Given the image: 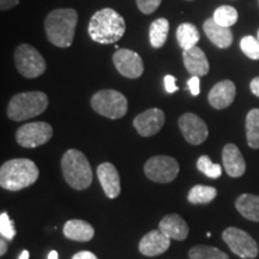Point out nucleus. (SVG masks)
Returning <instances> with one entry per match:
<instances>
[{
  "mask_svg": "<svg viewBox=\"0 0 259 259\" xmlns=\"http://www.w3.org/2000/svg\"><path fill=\"white\" fill-rule=\"evenodd\" d=\"M126 23L115 10L106 8L95 12L90 18L88 32L97 44L111 45L124 36Z\"/></svg>",
  "mask_w": 259,
  "mask_h": 259,
  "instance_id": "nucleus-1",
  "label": "nucleus"
},
{
  "mask_svg": "<svg viewBox=\"0 0 259 259\" xmlns=\"http://www.w3.org/2000/svg\"><path fill=\"white\" fill-rule=\"evenodd\" d=\"M78 23V14L74 9H57L48 14L45 31L48 41L54 46L67 48L72 45Z\"/></svg>",
  "mask_w": 259,
  "mask_h": 259,
  "instance_id": "nucleus-2",
  "label": "nucleus"
},
{
  "mask_svg": "<svg viewBox=\"0 0 259 259\" xmlns=\"http://www.w3.org/2000/svg\"><path fill=\"white\" fill-rule=\"evenodd\" d=\"M38 168L28 158L6 161L0 168V186L8 191H19L31 186L38 179Z\"/></svg>",
  "mask_w": 259,
  "mask_h": 259,
  "instance_id": "nucleus-3",
  "label": "nucleus"
},
{
  "mask_svg": "<svg viewBox=\"0 0 259 259\" xmlns=\"http://www.w3.org/2000/svg\"><path fill=\"white\" fill-rule=\"evenodd\" d=\"M65 180L74 190H85L93 183V170L88 158L82 151L70 149L61 158Z\"/></svg>",
  "mask_w": 259,
  "mask_h": 259,
  "instance_id": "nucleus-4",
  "label": "nucleus"
},
{
  "mask_svg": "<svg viewBox=\"0 0 259 259\" xmlns=\"http://www.w3.org/2000/svg\"><path fill=\"white\" fill-rule=\"evenodd\" d=\"M48 107V97L42 92H28L15 95L8 107V116L14 121H23L44 113Z\"/></svg>",
  "mask_w": 259,
  "mask_h": 259,
  "instance_id": "nucleus-5",
  "label": "nucleus"
},
{
  "mask_svg": "<svg viewBox=\"0 0 259 259\" xmlns=\"http://www.w3.org/2000/svg\"><path fill=\"white\" fill-rule=\"evenodd\" d=\"M93 109L109 119H120L127 113V99L113 89L100 90L92 97Z\"/></svg>",
  "mask_w": 259,
  "mask_h": 259,
  "instance_id": "nucleus-6",
  "label": "nucleus"
},
{
  "mask_svg": "<svg viewBox=\"0 0 259 259\" xmlns=\"http://www.w3.org/2000/svg\"><path fill=\"white\" fill-rule=\"evenodd\" d=\"M15 65L17 71L25 78H37L46 71V60L36 48L22 44L16 48Z\"/></svg>",
  "mask_w": 259,
  "mask_h": 259,
  "instance_id": "nucleus-7",
  "label": "nucleus"
},
{
  "mask_svg": "<svg viewBox=\"0 0 259 259\" xmlns=\"http://www.w3.org/2000/svg\"><path fill=\"white\" fill-rule=\"evenodd\" d=\"M179 170V163L176 158L166 155H158L149 158L144 164L145 176L154 183H171L178 177Z\"/></svg>",
  "mask_w": 259,
  "mask_h": 259,
  "instance_id": "nucleus-8",
  "label": "nucleus"
},
{
  "mask_svg": "<svg viewBox=\"0 0 259 259\" xmlns=\"http://www.w3.org/2000/svg\"><path fill=\"white\" fill-rule=\"evenodd\" d=\"M223 241L228 245L233 253L242 259H253L258 255V245L247 232L229 227L222 233Z\"/></svg>",
  "mask_w": 259,
  "mask_h": 259,
  "instance_id": "nucleus-9",
  "label": "nucleus"
},
{
  "mask_svg": "<svg viewBox=\"0 0 259 259\" xmlns=\"http://www.w3.org/2000/svg\"><path fill=\"white\" fill-rule=\"evenodd\" d=\"M53 136V128L45 121L29 122L16 132V141L23 148H37L46 144Z\"/></svg>",
  "mask_w": 259,
  "mask_h": 259,
  "instance_id": "nucleus-10",
  "label": "nucleus"
},
{
  "mask_svg": "<svg viewBox=\"0 0 259 259\" xmlns=\"http://www.w3.org/2000/svg\"><path fill=\"white\" fill-rule=\"evenodd\" d=\"M179 128L187 143L199 145L206 141L209 130L205 121L193 113H185L179 118Z\"/></svg>",
  "mask_w": 259,
  "mask_h": 259,
  "instance_id": "nucleus-11",
  "label": "nucleus"
},
{
  "mask_svg": "<svg viewBox=\"0 0 259 259\" xmlns=\"http://www.w3.org/2000/svg\"><path fill=\"white\" fill-rule=\"evenodd\" d=\"M113 63L118 72L126 78H139L144 72L143 60L139 54L126 48L118 50L113 54Z\"/></svg>",
  "mask_w": 259,
  "mask_h": 259,
  "instance_id": "nucleus-12",
  "label": "nucleus"
},
{
  "mask_svg": "<svg viewBox=\"0 0 259 259\" xmlns=\"http://www.w3.org/2000/svg\"><path fill=\"white\" fill-rule=\"evenodd\" d=\"M166 116L160 108H150L134 119V126L142 137H151L163 127Z\"/></svg>",
  "mask_w": 259,
  "mask_h": 259,
  "instance_id": "nucleus-13",
  "label": "nucleus"
},
{
  "mask_svg": "<svg viewBox=\"0 0 259 259\" xmlns=\"http://www.w3.org/2000/svg\"><path fill=\"white\" fill-rule=\"evenodd\" d=\"M97 178H99L105 194L108 198L114 199L120 194V177H119L114 164L111 162H103L100 164L97 167Z\"/></svg>",
  "mask_w": 259,
  "mask_h": 259,
  "instance_id": "nucleus-14",
  "label": "nucleus"
},
{
  "mask_svg": "<svg viewBox=\"0 0 259 259\" xmlns=\"http://www.w3.org/2000/svg\"><path fill=\"white\" fill-rule=\"evenodd\" d=\"M170 246V238L163 234L160 229L145 234L139 241V252L147 257H155L164 253Z\"/></svg>",
  "mask_w": 259,
  "mask_h": 259,
  "instance_id": "nucleus-15",
  "label": "nucleus"
},
{
  "mask_svg": "<svg viewBox=\"0 0 259 259\" xmlns=\"http://www.w3.org/2000/svg\"><path fill=\"white\" fill-rule=\"evenodd\" d=\"M236 95L235 84L232 80H221L210 90L208 100L215 109H225L234 101Z\"/></svg>",
  "mask_w": 259,
  "mask_h": 259,
  "instance_id": "nucleus-16",
  "label": "nucleus"
},
{
  "mask_svg": "<svg viewBox=\"0 0 259 259\" xmlns=\"http://www.w3.org/2000/svg\"><path fill=\"white\" fill-rule=\"evenodd\" d=\"M223 167L229 177L240 178L246 170V162L235 144H226L222 150Z\"/></svg>",
  "mask_w": 259,
  "mask_h": 259,
  "instance_id": "nucleus-17",
  "label": "nucleus"
},
{
  "mask_svg": "<svg viewBox=\"0 0 259 259\" xmlns=\"http://www.w3.org/2000/svg\"><path fill=\"white\" fill-rule=\"evenodd\" d=\"M183 60L187 72L192 76L202 77L208 74L210 65L205 53L199 47H193L191 50L183 51Z\"/></svg>",
  "mask_w": 259,
  "mask_h": 259,
  "instance_id": "nucleus-18",
  "label": "nucleus"
},
{
  "mask_svg": "<svg viewBox=\"0 0 259 259\" xmlns=\"http://www.w3.org/2000/svg\"><path fill=\"white\" fill-rule=\"evenodd\" d=\"M158 229L168 238L178 241H184L189 235V226L185 220L178 213H169L160 221Z\"/></svg>",
  "mask_w": 259,
  "mask_h": 259,
  "instance_id": "nucleus-19",
  "label": "nucleus"
},
{
  "mask_svg": "<svg viewBox=\"0 0 259 259\" xmlns=\"http://www.w3.org/2000/svg\"><path fill=\"white\" fill-rule=\"evenodd\" d=\"M204 31L209 40L219 48H228L233 44V32L231 28L218 24L213 18H208L204 22Z\"/></svg>",
  "mask_w": 259,
  "mask_h": 259,
  "instance_id": "nucleus-20",
  "label": "nucleus"
},
{
  "mask_svg": "<svg viewBox=\"0 0 259 259\" xmlns=\"http://www.w3.org/2000/svg\"><path fill=\"white\" fill-rule=\"evenodd\" d=\"M64 235L74 241H89L95 235L93 226L83 220H69L64 226Z\"/></svg>",
  "mask_w": 259,
  "mask_h": 259,
  "instance_id": "nucleus-21",
  "label": "nucleus"
},
{
  "mask_svg": "<svg viewBox=\"0 0 259 259\" xmlns=\"http://www.w3.org/2000/svg\"><path fill=\"white\" fill-rule=\"evenodd\" d=\"M235 206L245 219L259 222V196L250 193L241 194L236 199Z\"/></svg>",
  "mask_w": 259,
  "mask_h": 259,
  "instance_id": "nucleus-22",
  "label": "nucleus"
},
{
  "mask_svg": "<svg viewBox=\"0 0 259 259\" xmlns=\"http://www.w3.org/2000/svg\"><path fill=\"white\" fill-rule=\"evenodd\" d=\"M177 38L183 51H187L197 46L200 35L194 24L183 23L177 29Z\"/></svg>",
  "mask_w": 259,
  "mask_h": 259,
  "instance_id": "nucleus-23",
  "label": "nucleus"
},
{
  "mask_svg": "<svg viewBox=\"0 0 259 259\" xmlns=\"http://www.w3.org/2000/svg\"><path fill=\"white\" fill-rule=\"evenodd\" d=\"M168 32H169V22L166 18H157L150 24L149 40L154 48H161L166 44Z\"/></svg>",
  "mask_w": 259,
  "mask_h": 259,
  "instance_id": "nucleus-24",
  "label": "nucleus"
},
{
  "mask_svg": "<svg viewBox=\"0 0 259 259\" xmlns=\"http://www.w3.org/2000/svg\"><path fill=\"white\" fill-rule=\"evenodd\" d=\"M246 138L252 149H259V109L254 108L246 116Z\"/></svg>",
  "mask_w": 259,
  "mask_h": 259,
  "instance_id": "nucleus-25",
  "label": "nucleus"
},
{
  "mask_svg": "<svg viewBox=\"0 0 259 259\" xmlns=\"http://www.w3.org/2000/svg\"><path fill=\"white\" fill-rule=\"evenodd\" d=\"M216 196H218V190L215 187L196 185L190 190L187 199L192 204H209L216 198Z\"/></svg>",
  "mask_w": 259,
  "mask_h": 259,
  "instance_id": "nucleus-26",
  "label": "nucleus"
},
{
  "mask_svg": "<svg viewBox=\"0 0 259 259\" xmlns=\"http://www.w3.org/2000/svg\"><path fill=\"white\" fill-rule=\"evenodd\" d=\"M189 257L190 259H229L228 254L223 251L206 245L193 246L189 252Z\"/></svg>",
  "mask_w": 259,
  "mask_h": 259,
  "instance_id": "nucleus-27",
  "label": "nucleus"
},
{
  "mask_svg": "<svg viewBox=\"0 0 259 259\" xmlns=\"http://www.w3.org/2000/svg\"><path fill=\"white\" fill-rule=\"evenodd\" d=\"M212 18L215 19L216 23L222 25V27L231 28L232 25H234L238 22L239 14L236 9L233 8V6L223 5L215 10Z\"/></svg>",
  "mask_w": 259,
  "mask_h": 259,
  "instance_id": "nucleus-28",
  "label": "nucleus"
},
{
  "mask_svg": "<svg viewBox=\"0 0 259 259\" xmlns=\"http://www.w3.org/2000/svg\"><path fill=\"white\" fill-rule=\"evenodd\" d=\"M197 168L202 173L205 174L210 179H218L222 176V167L218 163H213L209 156L202 155L197 161Z\"/></svg>",
  "mask_w": 259,
  "mask_h": 259,
  "instance_id": "nucleus-29",
  "label": "nucleus"
},
{
  "mask_svg": "<svg viewBox=\"0 0 259 259\" xmlns=\"http://www.w3.org/2000/svg\"><path fill=\"white\" fill-rule=\"evenodd\" d=\"M241 51L250 59L259 60V40L253 36H245L240 41Z\"/></svg>",
  "mask_w": 259,
  "mask_h": 259,
  "instance_id": "nucleus-30",
  "label": "nucleus"
},
{
  "mask_svg": "<svg viewBox=\"0 0 259 259\" xmlns=\"http://www.w3.org/2000/svg\"><path fill=\"white\" fill-rule=\"evenodd\" d=\"M0 234L8 240H12L16 235L14 223H12L6 212L0 213Z\"/></svg>",
  "mask_w": 259,
  "mask_h": 259,
  "instance_id": "nucleus-31",
  "label": "nucleus"
},
{
  "mask_svg": "<svg viewBox=\"0 0 259 259\" xmlns=\"http://www.w3.org/2000/svg\"><path fill=\"white\" fill-rule=\"evenodd\" d=\"M139 11L144 15H151L158 9L162 0H136Z\"/></svg>",
  "mask_w": 259,
  "mask_h": 259,
  "instance_id": "nucleus-32",
  "label": "nucleus"
},
{
  "mask_svg": "<svg viewBox=\"0 0 259 259\" xmlns=\"http://www.w3.org/2000/svg\"><path fill=\"white\" fill-rule=\"evenodd\" d=\"M163 80H164V88H166L167 93L173 94L177 92L178 87L176 84V78H174V76H171V74H167V76H164Z\"/></svg>",
  "mask_w": 259,
  "mask_h": 259,
  "instance_id": "nucleus-33",
  "label": "nucleus"
},
{
  "mask_svg": "<svg viewBox=\"0 0 259 259\" xmlns=\"http://www.w3.org/2000/svg\"><path fill=\"white\" fill-rule=\"evenodd\" d=\"M187 85H189V89L191 94H192L193 96H198L199 93H200V89H199V77L197 76H192L191 78L189 79V82H187Z\"/></svg>",
  "mask_w": 259,
  "mask_h": 259,
  "instance_id": "nucleus-34",
  "label": "nucleus"
},
{
  "mask_svg": "<svg viewBox=\"0 0 259 259\" xmlns=\"http://www.w3.org/2000/svg\"><path fill=\"white\" fill-rule=\"evenodd\" d=\"M19 4V0H0V9L3 11L15 8L16 5Z\"/></svg>",
  "mask_w": 259,
  "mask_h": 259,
  "instance_id": "nucleus-35",
  "label": "nucleus"
},
{
  "mask_svg": "<svg viewBox=\"0 0 259 259\" xmlns=\"http://www.w3.org/2000/svg\"><path fill=\"white\" fill-rule=\"evenodd\" d=\"M72 259H97V257L90 251H80L74 254Z\"/></svg>",
  "mask_w": 259,
  "mask_h": 259,
  "instance_id": "nucleus-36",
  "label": "nucleus"
},
{
  "mask_svg": "<svg viewBox=\"0 0 259 259\" xmlns=\"http://www.w3.org/2000/svg\"><path fill=\"white\" fill-rule=\"evenodd\" d=\"M250 88H251V92L253 93V95L259 97V77H255V78L252 79Z\"/></svg>",
  "mask_w": 259,
  "mask_h": 259,
  "instance_id": "nucleus-37",
  "label": "nucleus"
},
{
  "mask_svg": "<svg viewBox=\"0 0 259 259\" xmlns=\"http://www.w3.org/2000/svg\"><path fill=\"white\" fill-rule=\"evenodd\" d=\"M6 252H8V244H6L4 238L0 240V255H5Z\"/></svg>",
  "mask_w": 259,
  "mask_h": 259,
  "instance_id": "nucleus-38",
  "label": "nucleus"
},
{
  "mask_svg": "<svg viewBox=\"0 0 259 259\" xmlns=\"http://www.w3.org/2000/svg\"><path fill=\"white\" fill-rule=\"evenodd\" d=\"M48 259H59V257H58V252L51 251L50 254H48Z\"/></svg>",
  "mask_w": 259,
  "mask_h": 259,
  "instance_id": "nucleus-39",
  "label": "nucleus"
},
{
  "mask_svg": "<svg viewBox=\"0 0 259 259\" xmlns=\"http://www.w3.org/2000/svg\"><path fill=\"white\" fill-rule=\"evenodd\" d=\"M18 259H29V252L27 250H24L21 253V255H19Z\"/></svg>",
  "mask_w": 259,
  "mask_h": 259,
  "instance_id": "nucleus-40",
  "label": "nucleus"
},
{
  "mask_svg": "<svg viewBox=\"0 0 259 259\" xmlns=\"http://www.w3.org/2000/svg\"><path fill=\"white\" fill-rule=\"evenodd\" d=\"M258 40H259V30H258Z\"/></svg>",
  "mask_w": 259,
  "mask_h": 259,
  "instance_id": "nucleus-41",
  "label": "nucleus"
}]
</instances>
